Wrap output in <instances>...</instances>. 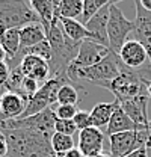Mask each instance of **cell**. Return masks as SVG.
<instances>
[{
    "mask_svg": "<svg viewBox=\"0 0 151 157\" xmlns=\"http://www.w3.org/2000/svg\"><path fill=\"white\" fill-rule=\"evenodd\" d=\"M148 133H150V135H151V119H150V121H148Z\"/></svg>",
    "mask_w": 151,
    "mask_h": 157,
    "instance_id": "cell-41",
    "label": "cell"
},
{
    "mask_svg": "<svg viewBox=\"0 0 151 157\" xmlns=\"http://www.w3.org/2000/svg\"><path fill=\"white\" fill-rule=\"evenodd\" d=\"M82 2H83V0H82Z\"/></svg>",
    "mask_w": 151,
    "mask_h": 157,
    "instance_id": "cell-43",
    "label": "cell"
},
{
    "mask_svg": "<svg viewBox=\"0 0 151 157\" xmlns=\"http://www.w3.org/2000/svg\"><path fill=\"white\" fill-rule=\"evenodd\" d=\"M55 113L57 119H73L77 113V107L70 104H57L55 107Z\"/></svg>",
    "mask_w": 151,
    "mask_h": 157,
    "instance_id": "cell-26",
    "label": "cell"
},
{
    "mask_svg": "<svg viewBox=\"0 0 151 157\" xmlns=\"http://www.w3.org/2000/svg\"><path fill=\"white\" fill-rule=\"evenodd\" d=\"M139 2H141V5H142L144 9H147V11L151 12V0H139Z\"/></svg>",
    "mask_w": 151,
    "mask_h": 157,
    "instance_id": "cell-35",
    "label": "cell"
},
{
    "mask_svg": "<svg viewBox=\"0 0 151 157\" xmlns=\"http://www.w3.org/2000/svg\"><path fill=\"white\" fill-rule=\"evenodd\" d=\"M109 6L101 8L92 18L89 20L85 27L88 29V32L92 35V41L98 42L101 45L109 47V41H107V20H109Z\"/></svg>",
    "mask_w": 151,
    "mask_h": 157,
    "instance_id": "cell-13",
    "label": "cell"
},
{
    "mask_svg": "<svg viewBox=\"0 0 151 157\" xmlns=\"http://www.w3.org/2000/svg\"><path fill=\"white\" fill-rule=\"evenodd\" d=\"M144 86H145L147 97L151 98V78H144Z\"/></svg>",
    "mask_w": 151,
    "mask_h": 157,
    "instance_id": "cell-33",
    "label": "cell"
},
{
    "mask_svg": "<svg viewBox=\"0 0 151 157\" xmlns=\"http://www.w3.org/2000/svg\"><path fill=\"white\" fill-rule=\"evenodd\" d=\"M44 63H47L44 59L38 58V56H33V55H27V56L23 58V60H21V63H20L18 67L24 76H30L38 67H41V65H44Z\"/></svg>",
    "mask_w": 151,
    "mask_h": 157,
    "instance_id": "cell-24",
    "label": "cell"
},
{
    "mask_svg": "<svg viewBox=\"0 0 151 157\" xmlns=\"http://www.w3.org/2000/svg\"><path fill=\"white\" fill-rule=\"evenodd\" d=\"M126 157H129V156H126Z\"/></svg>",
    "mask_w": 151,
    "mask_h": 157,
    "instance_id": "cell-42",
    "label": "cell"
},
{
    "mask_svg": "<svg viewBox=\"0 0 151 157\" xmlns=\"http://www.w3.org/2000/svg\"><path fill=\"white\" fill-rule=\"evenodd\" d=\"M26 104L27 103L17 94L3 92L0 95V122L20 118L26 109Z\"/></svg>",
    "mask_w": 151,
    "mask_h": 157,
    "instance_id": "cell-14",
    "label": "cell"
},
{
    "mask_svg": "<svg viewBox=\"0 0 151 157\" xmlns=\"http://www.w3.org/2000/svg\"><path fill=\"white\" fill-rule=\"evenodd\" d=\"M52 148H53L55 154L67 153V151L76 148L74 139H73V136L62 135V133H56V132H55V135L52 136Z\"/></svg>",
    "mask_w": 151,
    "mask_h": 157,
    "instance_id": "cell-23",
    "label": "cell"
},
{
    "mask_svg": "<svg viewBox=\"0 0 151 157\" xmlns=\"http://www.w3.org/2000/svg\"><path fill=\"white\" fill-rule=\"evenodd\" d=\"M65 83H73L67 76L64 77H55L48 78L44 85H41V88L38 89V92L27 101L26 109L23 112V115L20 118H27L33 117L39 112L53 107L55 104H57V92L60 89L62 85Z\"/></svg>",
    "mask_w": 151,
    "mask_h": 157,
    "instance_id": "cell-5",
    "label": "cell"
},
{
    "mask_svg": "<svg viewBox=\"0 0 151 157\" xmlns=\"http://www.w3.org/2000/svg\"><path fill=\"white\" fill-rule=\"evenodd\" d=\"M56 157H83V154L80 153L79 148H73L67 153H60V154H56Z\"/></svg>",
    "mask_w": 151,
    "mask_h": 157,
    "instance_id": "cell-31",
    "label": "cell"
},
{
    "mask_svg": "<svg viewBox=\"0 0 151 157\" xmlns=\"http://www.w3.org/2000/svg\"><path fill=\"white\" fill-rule=\"evenodd\" d=\"M9 73H11V70H9L8 63L6 62H0V88L5 86L6 80L9 77Z\"/></svg>",
    "mask_w": 151,
    "mask_h": 157,
    "instance_id": "cell-29",
    "label": "cell"
},
{
    "mask_svg": "<svg viewBox=\"0 0 151 157\" xmlns=\"http://www.w3.org/2000/svg\"><path fill=\"white\" fill-rule=\"evenodd\" d=\"M136 17L133 20V36L141 42L148 55V62L151 68V12L144 9L139 0H134Z\"/></svg>",
    "mask_w": 151,
    "mask_h": 157,
    "instance_id": "cell-8",
    "label": "cell"
},
{
    "mask_svg": "<svg viewBox=\"0 0 151 157\" xmlns=\"http://www.w3.org/2000/svg\"><path fill=\"white\" fill-rule=\"evenodd\" d=\"M150 137L148 130H134L124 132L109 136L110 142V157H126L130 156L133 151L144 148Z\"/></svg>",
    "mask_w": 151,
    "mask_h": 157,
    "instance_id": "cell-7",
    "label": "cell"
},
{
    "mask_svg": "<svg viewBox=\"0 0 151 157\" xmlns=\"http://www.w3.org/2000/svg\"><path fill=\"white\" fill-rule=\"evenodd\" d=\"M45 29L42 23H32L20 29V50L33 47L39 42L45 41Z\"/></svg>",
    "mask_w": 151,
    "mask_h": 157,
    "instance_id": "cell-17",
    "label": "cell"
},
{
    "mask_svg": "<svg viewBox=\"0 0 151 157\" xmlns=\"http://www.w3.org/2000/svg\"><path fill=\"white\" fill-rule=\"evenodd\" d=\"M73 121H74V124L79 132H82V130H85V128H88V127H92V125H91L89 112H85V110H77V113H76V117L73 118Z\"/></svg>",
    "mask_w": 151,
    "mask_h": 157,
    "instance_id": "cell-28",
    "label": "cell"
},
{
    "mask_svg": "<svg viewBox=\"0 0 151 157\" xmlns=\"http://www.w3.org/2000/svg\"><path fill=\"white\" fill-rule=\"evenodd\" d=\"M118 58L122 62V65H126L127 68L139 70L141 67L147 63L148 55L141 42H137L136 39H127V42L121 47Z\"/></svg>",
    "mask_w": 151,
    "mask_h": 157,
    "instance_id": "cell-10",
    "label": "cell"
},
{
    "mask_svg": "<svg viewBox=\"0 0 151 157\" xmlns=\"http://www.w3.org/2000/svg\"><path fill=\"white\" fill-rule=\"evenodd\" d=\"M6 27L3 26V24H0V42H2V39H3V36H5V33H6Z\"/></svg>",
    "mask_w": 151,
    "mask_h": 157,
    "instance_id": "cell-38",
    "label": "cell"
},
{
    "mask_svg": "<svg viewBox=\"0 0 151 157\" xmlns=\"http://www.w3.org/2000/svg\"><path fill=\"white\" fill-rule=\"evenodd\" d=\"M24 78H26V76L21 73L20 67L14 68V70H11L9 77H8V80H6L3 89H5V92H12V94L20 95V97L27 103L29 100L24 97V94H23V82H24Z\"/></svg>",
    "mask_w": 151,
    "mask_h": 157,
    "instance_id": "cell-20",
    "label": "cell"
},
{
    "mask_svg": "<svg viewBox=\"0 0 151 157\" xmlns=\"http://www.w3.org/2000/svg\"><path fill=\"white\" fill-rule=\"evenodd\" d=\"M129 157H148V156H147V150H145V147H144V148H139V150L133 151Z\"/></svg>",
    "mask_w": 151,
    "mask_h": 157,
    "instance_id": "cell-32",
    "label": "cell"
},
{
    "mask_svg": "<svg viewBox=\"0 0 151 157\" xmlns=\"http://www.w3.org/2000/svg\"><path fill=\"white\" fill-rule=\"evenodd\" d=\"M118 2H122V0H110V5H116Z\"/></svg>",
    "mask_w": 151,
    "mask_h": 157,
    "instance_id": "cell-40",
    "label": "cell"
},
{
    "mask_svg": "<svg viewBox=\"0 0 151 157\" xmlns=\"http://www.w3.org/2000/svg\"><path fill=\"white\" fill-rule=\"evenodd\" d=\"M83 12V2L82 0H62L59 6V17L62 18L77 20L82 17Z\"/></svg>",
    "mask_w": 151,
    "mask_h": 157,
    "instance_id": "cell-22",
    "label": "cell"
},
{
    "mask_svg": "<svg viewBox=\"0 0 151 157\" xmlns=\"http://www.w3.org/2000/svg\"><path fill=\"white\" fill-rule=\"evenodd\" d=\"M119 73H121V60L118 58V55L110 53L106 59H103L101 62L92 67L74 68L70 65L67 70V77L73 83L86 80V82H92L94 85L98 86L104 82H110L113 78H116L119 76Z\"/></svg>",
    "mask_w": 151,
    "mask_h": 157,
    "instance_id": "cell-2",
    "label": "cell"
},
{
    "mask_svg": "<svg viewBox=\"0 0 151 157\" xmlns=\"http://www.w3.org/2000/svg\"><path fill=\"white\" fill-rule=\"evenodd\" d=\"M134 130H148V128H144L141 125H137L136 122H133L130 117L121 109V104L119 107L113 112L112 118L106 127V133L109 136L116 135V133H124V132H134Z\"/></svg>",
    "mask_w": 151,
    "mask_h": 157,
    "instance_id": "cell-15",
    "label": "cell"
},
{
    "mask_svg": "<svg viewBox=\"0 0 151 157\" xmlns=\"http://www.w3.org/2000/svg\"><path fill=\"white\" fill-rule=\"evenodd\" d=\"M0 157H8V140L0 132Z\"/></svg>",
    "mask_w": 151,
    "mask_h": 157,
    "instance_id": "cell-30",
    "label": "cell"
},
{
    "mask_svg": "<svg viewBox=\"0 0 151 157\" xmlns=\"http://www.w3.org/2000/svg\"><path fill=\"white\" fill-rule=\"evenodd\" d=\"M82 89V86H76L74 83H65L60 86L59 92H57V104H70L76 106L80 100L79 91Z\"/></svg>",
    "mask_w": 151,
    "mask_h": 157,
    "instance_id": "cell-21",
    "label": "cell"
},
{
    "mask_svg": "<svg viewBox=\"0 0 151 157\" xmlns=\"http://www.w3.org/2000/svg\"><path fill=\"white\" fill-rule=\"evenodd\" d=\"M0 45L6 52L8 60H12L20 52V29H8Z\"/></svg>",
    "mask_w": 151,
    "mask_h": 157,
    "instance_id": "cell-19",
    "label": "cell"
},
{
    "mask_svg": "<svg viewBox=\"0 0 151 157\" xmlns=\"http://www.w3.org/2000/svg\"><path fill=\"white\" fill-rule=\"evenodd\" d=\"M92 157H110V154H104V153H98V154H95Z\"/></svg>",
    "mask_w": 151,
    "mask_h": 157,
    "instance_id": "cell-39",
    "label": "cell"
},
{
    "mask_svg": "<svg viewBox=\"0 0 151 157\" xmlns=\"http://www.w3.org/2000/svg\"><path fill=\"white\" fill-rule=\"evenodd\" d=\"M121 104V109L130 117L133 122H136L137 125L144 127V128H148V97L147 94L144 95H137V97L132 98V100H127V101H122L119 103Z\"/></svg>",
    "mask_w": 151,
    "mask_h": 157,
    "instance_id": "cell-12",
    "label": "cell"
},
{
    "mask_svg": "<svg viewBox=\"0 0 151 157\" xmlns=\"http://www.w3.org/2000/svg\"><path fill=\"white\" fill-rule=\"evenodd\" d=\"M59 23L65 32V35L74 42H83V41H92V35L88 32L85 24L73 18H62L59 17Z\"/></svg>",
    "mask_w": 151,
    "mask_h": 157,
    "instance_id": "cell-18",
    "label": "cell"
},
{
    "mask_svg": "<svg viewBox=\"0 0 151 157\" xmlns=\"http://www.w3.org/2000/svg\"><path fill=\"white\" fill-rule=\"evenodd\" d=\"M2 133L8 140V157H56L52 137L45 135L27 128L3 130Z\"/></svg>",
    "mask_w": 151,
    "mask_h": 157,
    "instance_id": "cell-1",
    "label": "cell"
},
{
    "mask_svg": "<svg viewBox=\"0 0 151 157\" xmlns=\"http://www.w3.org/2000/svg\"><path fill=\"white\" fill-rule=\"evenodd\" d=\"M119 107V101L118 100H113L110 103H98L95 104L94 107L91 109L89 112V117H91V125L97 127V128H101V127H107L110 118H112L113 112Z\"/></svg>",
    "mask_w": 151,
    "mask_h": 157,
    "instance_id": "cell-16",
    "label": "cell"
},
{
    "mask_svg": "<svg viewBox=\"0 0 151 157\" xmlns=\"http://www.w3.org/2000/svg\"><path fill=\"white\" fill-rule=\"evenodd\" d=\"M145 150H147V156L151 157V135L148 137V140H147V144H145Z\"/></svg>",
    "mask_w": 151,
    "mask_h": 157,
    "instance_id": "cell-36",
    "label": "cell"
},
{
    "mask_svg": "<svg viewBox=\"0 0 151 157\" xmlns=\"http://www.w3.org/2000/svg\"><path fill=\"white\" fill-rule=\"evenodd\" d=\"M110 53L113 52L106 45H101L94 41H83L80 44L79 53L73 60L71 67H74V68L92 67V65H97L98 62H101L103 59H106Z\"/></svg>",
    "mask_w": 151,
    "mask_h": 157,
    "instance_id": "cell-9",
    "label": "cell"
},
{
    "mask_svg": "<svg viewBox=\"0 0 151 157\" xmlns=\"http://www.w3.org/2000/svg\"><path fill=\"white\" fill-rule=\"evenodd\" d=\"M144 74H141L139 70H132L127 68L126 65H122L121 62V73L116 78H113L110 82H104L101 85H98L100 88L107 89L109 92H112L115 100H118L119 103L132 100L137 95H144Z\"/></svg>",
    "mask_w": 151,
    "mask_h": 157,
    "instance_id": "cell-3",
    "label": "cell"
},
{
    "mask_svg": "<svg viewBox=\"0 0 151 157\" xmlns=\"http://www.w3.org/2000/svg\"><path fill=\"white\" fill-rule=\"evenodd\" d=\"M104 135L97 127H88L79 132V150L83 157H92L98 153H103Z\"/></svg>",
    "mask_w": 151,
    "mask_h": 157,
    "instance_id": "cell-11",
    "label": "cell"
},
{
    "mask_svg": "<svg viewBox=\"0 0 151 157\" xmlns=\"http://www.w3.org/2000/svg\"><path fill=\"white\" fill-rule=\"evenodd\" d=\"M95 5L101 9V8H104V6H109L110 5V0H94Z\"/></svg>",
    "mask_w": 151,
    "mask_h": 157,
    "instance_id": "cell-34",
    "label": "cell"
},
{
    "mask_svg": "<svg viewBox=\"0 0 151 157\" xmlns=\"http://www.w3.org/2000/svg\"><path fill=\"white\" fill-rule=\"evenodd\" d=\"M100 11L94 0H83V12H82V24H86L89 20Z\"/></svg>",
    "mask_w": 151,
    "mask_h": 157,
    "instance_id": "cell-27",
    "label": "cell"
},
{
    "mask_svg": "<svg viewBox=\"0 0 151 157\" xmlns=\"http://www.w3.org/2000/svg\"><path fill=\"white\" fill-rule=\"evenodd\" d=\"M32 23L41 20L26 0H0V24L6 29H21Z\"/></svg>",
    "mask_w": 151,
    "mask_h": 157,
    "instance_id": "cell-4",
    "label": "cell"
},
{
    "mask_svg": "<svg viewBox=\"0 0 151 157\" xmlns=\"http://www.w3.org/2000/svg\"><path fill=\"white\" fill-rule=\"evenodd\" d=\"M8 59V56H6V52L3 50V47L0 45V62H5Z\"/></svg>",
    "mask_w": 151,
    "mask_h": 157,
    "instance_id": "cell-37",
    "label": "cell"
},
{
    "mask_svg": "<svg viewBox=\"0 0 151 157\" xmlns=\"http://www.w3.org/2000/svg\"><path fill=\"white\" fill-rule=\"evenodd\" d=\"M55 132H56V133H62V135L73 136L76 132H79V130H77V127H76L73 119H56Z\"/></svg>",
    "mask_w": 151,
    "mask_h": 157,
    "instance_id": "cell-25",
    "label": "cell"
},
{
    "mask_svg": "<svg viewBox=\"0 0 151 157\" xmlns=\"http://www.w3.org/2000/svg\"><path fill=\"white\" fill-rule=\"evenodd\" d=\"M132 32L133 21L127 18L116 5H110L109 20H107V41H109V48L115 55L119 53L121 47L127 42V36Z\"/></svg>",
    "mask_w": 151,
    "mask_h": 157,
    "instance_id": "cell-6",
    "label": "cell"
}]
</instances>
